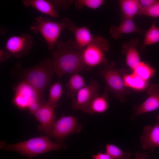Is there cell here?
Segmentation results:
<instances>
[{"label":"cell","instance_id":"cell-1","mask_svg":"<svg viewBox=\"0 0 159 159\" xmlns=\"http://www.w3.org/2000/svg\"><path fill=\"white\" fill-rule=\"evenodd\" d=\"M52 53V65L59 78L65 74H71L86 69L82 58V51L78 49L72 39L58 40Z\"/></svg>","mask_w":159,"mask_h":159},{"label":"cell","instance_id":"cell-2","mask_svg":"<svg viewBox=\"0 0 159 159\" xmlns=\"http://www.w3.org/2000/svg\"><path fill=\"white\" fill-rule=\"evenodd\" d=\"M3 148L6 151L18 152L30 158L40 154L65 147L59 143L53 142L48 137L42 136L14 144H6Z\"/></svg>","mask_w":159,"mask_h":159},{"label":"cell","instance_id":"cell-3","mask_svg":"<svg viewBox=\"0 0 159 159\" xmlns=\"http://www.w3.org/2000/svg\"><path fill=\"white\" fill-rule=\"evenodd\" d=\"M72 23L67 17L62 18L57 22L39 16L35 19L30 28L33 33H39L42 35L47 43L48 49L52 51L56 46L62 31L68 27Z\"/></svg>","mask_w":159,"mask_h":159},{"label":"cell","instance_id":"cell-4","mask_svg":"<svg viewBox=\"0 0 159 159\" xmlns=\"http://www.w3.org/2000/svg\"><path fill=\"white\" fill-rule=\"evenodd\" d=\"M25 72L24 81L32 87L44 99V91L49 86L54 72L52 60L49 58H45Z\"/></svg>","mask_w":159,"mask_h":159},{"label":"cell","instance_id":"cell-5","mask_svg":"<svg viewBox=\"0 0 159 159\" xmlns=\"http://www.w3.org/2000/svg\"><path fill=\"white\" fill-rule=\"evenodd\" d=\"M13 90L15 95L13 103L21 109L28 108L32 114H34L45 102L37 91L24 81L15 87Z\"/></svg>","mask_w":159,"mask_h":159},{"label":"cell","instance_id":"cell-6","mask_svg":"<svg viewBox=\"0 0 159 159\" xmlns=\"http://www.w3.org/2000/svg\"><path fill=\"white\" fill-rule=\"evenodd\" d=\"M109 48L107 39L99 35L94 36L91 42L82 51V58L86 70L101 64H108L104 52L108 51Z\"/></svg>","mask_w":159,"mask_h":159},{"label":"cell","instance_id":"cell-7","mask_svg":"<svg viewBox=\"0 0 159 159\" xmlns=\"http://www.w3.org/2000/svg\"><path fill=\"white\" fill-rule=\"evenodd\" d=\"M122 69H118L112 63L105 64L99 70V74L106 84L105 89L112 92L122 102L125 101V95L129 93L125 85L124 77L122 76Z\"/></svg>","mask_w":159,"mask_h":159},{"label":"cell","instance_id":"cell-8","mask_svg":"<svg viewBox=\"0 0 159 159\" xmlns=\"http://www.w3.org/2000/svg\"><path fill=\"white\" fill-rule=\"evenodd\" d=\"M82 128L81 125L77 124V118L72 115L65 116L55 122L48 135L62 141L69 135L80 132Z\"/></svg>","mask_w":159,"mask_h":159},{"label":"cell","instance_id":"cell-9","mask_svg":"<svg viewBox=\"0 0 159 159\" xmlns=\"http://www.w3.org/2000/svg\"><path fill=\"white\" fill-rule=\"evenodd\" d=\"M34 41L29 34L13 36L9 38L6 42L5 49L17 58L28 54L32 48Z\"/></svg>","mask_w":159,"mask_h":159},{"label":"cell","instance_id":"cell-10","mask_svg":"<svg viewBox=\"0 0 159 159\" xmlns=\"http://www.w3.org/2000/svg\"><path fill=\"white\" fill-rule=\"evenodd\" d=\"M99 85L95 80L91 81L88 85L82 88L72 99V108L85 112L93 98L99 94Z\"/></svg>","mask_w":159,"mask_h":159},{"label":"cell","instance_id":"cell-11","mask_svg":"<svg viewBox=\"0 0 159 159\" xmlns=\"http://www.w3.org/2000/svg\"><path fill=\"white\" fill-rule=\"evenodd\" d=\"M147 93L149 95L148 98L140 105L134 107V113L131 117V120L143 113L159 108V85L156 84L152 85L148 90Z\"/></svg>","mask_w":159,"mask_h":159},{"label":"cell","instance_id":"cell-12","mask_svg":"<svg viewBox=\"0 0 159 159\" xmlns=\"http://www.w3.org/2000/svg\"><path fill=\"white\" fill-rule=\"evenodd\" d=\"M55 108L45 102L34 114L36 118L40 124L38 129L39 131L44 132L47 135L55 122Z\"/></svg>","mask_w":159,"mask_h":159},{"label":"cell","instance_id":"cell-13","mask_svg":"<svg viewBox=\"0 0 159 159\" xmlns=\"http://www.w3.org/2000/svg\"><path fill=\"white\" fill-rule=\"evenodd\" d=\"M153 126L147 125L143 127V133L140 137L142 148L145 150L150 148L152 152L157 147L159 148V114Z\"/></svg>","mask_w":159,"mask_h":159},{"label":"cell","instance_id":"cell-14","mask_svg":"<svg viewBox=\"0 0 159 159\" xmlns=\"http://www.w3.org/2000/svg\"><path fill=\"white\" fill-rule=\"evenodd\" d=\"M73 34L74 44L79 49L82 50L92 42L94 37L86 26L78 27L72 22L67 28Z\"/></svg>","mask_w":159,"mask_h":159},{"label":"cell","instance_id":"cell-15","mask_svg":"<svg viewBox=\"0 0 159 159\" xmlns=\"http://www.w3.org/2000/svg\"><path fill=\"white\" fill-rule=\"evenodd\" d=\"M139 44L138 39L133 38L128 42H124L122 46V52L126 55L127 64L133 70L141 62L137 49Z\"/></svg>","mask_w":159,"mask_h":159},{"label":"cell","instance_id":"cell-16","mask_svg":"<svg viewBox=\"0 0 159 159\" xmlns=\"http://www.w3.org/2000/svg\"><path fill=\"white\" fill-rule=\"evenodd\" d=\"M110 32L115 39H117L124 34L137 33L143 34L144 32L138 28L133 19H122L120 24L118 26L111 25L110 27Z\"/></svg>","mask_w":159,"mask_h":159},{"label":"cell","instance_id":"cell-17","mask_svg":"<svg viewBox=\"0 0 159 159\" xmlns=\"http://www.w3.org/2000/svg\"><path fill=\"white\" fill-rule=\"evenodd\" d=\"M21 2L26 6L32 7L53 18L59 16V15L55 7L51 3V0H23Z\"/></svg>","mask_w":159,"mask_h":159},{"label":"cell","instance_id":"cell-18","mask_svg":"<svg viewBox=\"0 0 159 159\" xmlns=\"http://www.w3.org/2000/svg\"><path fill=\"white\" fill-rule=\"evenodd\" d=\"M108 92L105 89L104 92L101 95L99 94L96 96L91 102L85 112L93 114L105 112L108 108Z\"/></svg>","mask_w":159,"mask_h":159},{"label":"cell","instance_id":"cell-19","mask_svg":"<svg viewBox=\"0 0 159 159\" xmlns=\"http://www.w3.org/2000/svg\"><path fill=\"white\" fill-rule=\"evenodd\" d=\"M122 19H133L138 14L141 8L138 0H120L118 1Z\"/></svg>","mask_w":159,"mask_h":159},{"label":"cell","instance_id":"cell-20","mask_svg":"<svg viewBox=\"0 0 159 159\" xmlns=\"http://www.w3.org/2000/svg\"><path fill=\"white\" fill-rule=\"evenodd\" d=\"M87 85L83 77L79 73L71 74L66 85L67 96L73 99L82 88Z\"/></svg>","mask_w":159,"mask_h":159},{"label":"cell","instance_id":"cell-21","mask_svg":"<svg viewBox=\"0 0 159 159\" xmlns=\"http://www.w3.org/2000/svg\"><path fill=\"white\" fill-rule=\"evenodd\" d=\"M156 20H155L145 32L143 41L140 48V51H143L148 45L153 44L159 42V26H156Z\"/></svg>","mask_w":159,"mask_h":159},{"label":"cell","instance_id":"cell-22","mask_svg":"<svg viewBox=\"0 0 159 159\" xmlns=\"http://www.w3.org/2000/svg\"><path fill=\"white\" fill-rule=\"evenodd\" d=\"M125 85L134 89L141 90L145 89L147 86V82L138 75L133 73L132 74L125 75L124 76Z\"/></svg>","mask_w":159,"mask_h":159},{"label":"cell","instance_id":"cell-23","mask_svg":"<svg viewBox=\"0 0 159 159\" xmlns=\"http://www.w3.org/2000/svg\"><path fill=\"white\" fill-rule=\"evenodd\" d=\"M63 93L61 84L58 80L50 86L49 96L47 102L55 108Z\"/></svg>","mask_w":159,"mask_h":159},{"label":"cell","instance_id":"cell-24","mask_svg":"<svg viewBox=\"0 0 159 159\" xmlns=\"http://www.w3.org/2000/svg\"><path fill=\"white\" fill-rule=\"evenodd\" d=\"M105 147V152L115 159H128L131 154L130 151L122 150L113 144H107Z\"/></svg>","mask_w":159,"mask_h":159},{"label":"cell","instance_id":"cell-25","mask_svg":"<svg viewBox=\"0 0 159 159\" xmlns=\"http://www.w3.org/2000/svg\"><path fill=\"white\" fill-rule=\"evenodd\" d=\"M134 73L143 79L147 80L155 73V69L148 64L141 62L134 69Z\"/></svg>","mask_w":159,"mask_h":159},{"label":"cell","instance_id":"cell-26","mask_svg":"<svg viewBox=\"0 0 159 159\" xmlns=\"http://www.w3.org/2000/svg\"><path fill=\"white\" fill-rule=\"evenodd\" d=\"M75 5L77 9L80 10L84 7L92 9H96L105 3L104 0H74Z\"/></svg>","mask_w":159,"mask_h":159},{"label":"cell","instance_id":"cell-27","mask_svg":"<svg viewBox=\"0 0 159 159\" xmlns=\"http://www.w3.org/2000/svg\"><path fill=\"white\" fill-rule=\"evenodd\" d=\"M138 14L153 18L159 17V0H156L154 3L148 8H140Z\"/></svg>","mask_w":159,"mask_h":159},{"label":"cell","instance_id":"cell-28","mask_svg":"<svg viewBox=\"0 0 159 159\" xmlns=\"http://www.w3.org/2000/svg\"><path fill=\"white\" fill-rule=\"evenodd\" d=\"M53 5L58 8L67 9L69 5L73 2L71 0H51Z\"/></svg>","mask_w":159,"mask_h":159},{"label":"cell","instance_id":"cell-29","mask_svg":"<svg viewBox=\"0 0 159 159\" xmlns=\"http://www.w3.org/2000/svg\"><path fill=\"white\" fill-rule=\"evenodd\" d=\"M91 158L92 159H115L106 152L99 153L93 155Z\"/></svg>","mask_w":159,"mask_h":159},{"label":"cell","instance_id":"cell-30","mask_svg":"<svg viewBox=\"0 0 159 159\" xmlns=\"http://www.w3.org/2000/svg\"><path fill=\"white\" fill-rule=\"evenodd\" d=\"M156 0H139L140 8H146L151 6Z\"/></svg>","mask_w":159,"mask_h":159},{"label":"cell","instance_id":"cell-31","mask_svg":"<svg viewBox=\"0 0 159 159\" xmlns=\"http://www.w3.org/2000/svg\"><path fill=\"white\" fill-rule=\"evenodd\" d=\"M11 55L6 49L0 50V61L2 62L6 61L10 57Z\"/></svg>","mask_w":159,"mask_h":159},{"label":"cell","instance_id":"cell-32","mask_svg":"<svg viewBox=\"0 0 159 159\" xmlns=\"http://www.w3.org/2000/svg\"><path fill=\"white\" fill-rule=\"evenodd\" d=\"M135 157L134 159H147L148 155L145 152L140 153L136 152L135 153Z\"/></svg>","mask_w":159,"mask_h":159}]
</instances>
